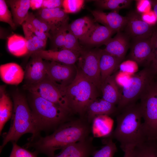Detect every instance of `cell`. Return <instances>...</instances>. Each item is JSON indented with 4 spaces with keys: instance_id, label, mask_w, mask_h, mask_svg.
<instances>
[{
    "instance_id": "obj_30",
    "label": "cell",
    "mask_w": 157,
    "mask_h": 157,
    "mask_svg": "<svg viewBox=\"0 0 157 157\" xmlns=\"http://www.w3.org/2000/svg\"><path fill=\"white\" fill-rule=\"evenodd\" d=\"M67 20L57 26L49 32L52 49H62L64 43L65 37L68 26Z\"/></svg>"
},
{
    "instance_id": "obj_27",
    "label": "cell",
    "mask_w": 157,
    "mask_h": 157,
    "mask_svg": "<svg viewBox=\"0 0 157 157\" xmlns=\"http://www.w3.org/2000/svg\"><path fill=\"white\" fill-rule=\"evenodd\" d=\"M1 90L0 97V133L6 123L11 118L13 110V104L5 92Z\"/></svg>"
},
{
    "instance_id": "obj_22",
    "label": "cell",
    "mask_w": 157,
    "mask_h": 157,
    "mask_svg": "<svg viewBox=\"0 0 157 157\" xmlns=\"http://www.w3.org/2000/svg\"><path fill=\"white\" fill-rule=\"evenodd\" d=\"M52 26L54 28L69 20L67 14L62 8H41L37 17Z\"/></svg>"
},
{
    "instance_id": "obj_15",
    "label": "cell",
    "mask_w": 157,
    "mask_h": 157,
    "mask_svg": "<svg viewBox=\"0 0 157 157\" xmlns=\"http://www.w3.org/2000/svg\"><path fill=\"white\" fill-rule=\"evenodd\" d=\"M130 39L124 32L118 31L113 38H111L104 44L106 47L103 50L124 61L127 51L130 48Z\"/></svg>"
},
{
    "instance_id": "obj_43",
    "label": "cell",
    "mask_w": 157,
    "mask_h": 157,
    "mask_svg": "<svg viewBox=\"0 0 157 157\" xmlns=\"http://www.w3.org/2000/svg\"><path fill=\"white\" fill-rule=\"evenodd\" d=\"M24 23L27 27L30 29L36 36L41 39L47 41L48 38H49V36L46 33L38 30L30 23L24 22Z\"/></svg>"
},
{
    "instance_id": "obj_6",
    "label": "cell",
    "mask_w": 157,
    "mask_h": 157,
    "mask_svg": "<svg viewBox=\"0 0 157 157\" xmlns=\"http://www.w3.org/2000/svg\"><path fill=\"white\" fill-rule=\"evenodd\" d=\"M140 99L146 140L157 141V77L147 87Z\"/></svg>"
},
{
    "instance_id": "obj_40",
    "label": "cell",
    "mask_w": 157,
    "mask_h": 157,
    "mask_svg": "<svg viewBox=\"0 0 157 157\" xmlns=\"http://www.w3.org/2000/svg\"><path fill=\"white\" fill-rule=\"evenodd\" d=\"M138 64L135 61L129 59L123 61L120 64L119 69L120 72L132 75L138 69Z\"/></svg>"
},
{
    "instance_id": "obj_2",
    "label": "cell",
    "mask_w": 157,
    "mask_h": 157,
    "mask_svg": "<svg viewBox=\"0 0 157 157\" xmlns=\"http://www.w3.org/2000/svg\"><path fill=\"white\" fill-rule=\"evenodd\" d=\"M113 137L119 141L123 151L145 141L142 114L140 103H134L120 110Z\"/></svg>"
},
{
    "instance_id": "obj_35",
    "label": "cell",
    "mask_w": 157,
    "mask_h": 157,
    "mask_svg": "<svg viewBox=\"0 0 157 157\" xmlns=\"http://www.w3.org/2000/svg\"><path fill=\"white\" fill-rule=\"evenodd\" d=\"M117 151L115 144L111 139H109L100 149L94 151L92 155L93 157H113Z\"/></svg>"
},
{
    "instance_id": "obj_11",
    "label": "cell",
    "mask_w": 157,
    "mask_h": 157,
    "mask_svg": "<svg viewBox=\"0 0 157 157\" xmlns=\"http://www.w3.org/2000/svg\"><path fill=\"white\" fill-rule=\"evenodd\" d=\"M126 17L127 21L124 32L132 40L152 36L154 26L150 25L144 21L138 12L131 11Z\"/></svg>"
},
{
    "instance_id": "obj_3",
    "label": "cell",
    "mask_w": 157,
    "mask_h": 157,
    "mask_svg": "<svg viewBox=\"0 0 157 157\" xmlns=\"http://www.w3.org/2000/svg\"><path fill=\"white\" fill-rule=\"evenodd\" d=\"M57 84L71 113L83 115L89 104L97 99L98 89L77 69L71 83L66 85Z\"/></svg>"
},
{
    "instance_id": "obj_1",
    "label": "cell",
    "mask_w": 157,
    "mask_h": 157,
    "mask_svg": "<svg viewBox=\"0 0 157 157\" xmlns=\"http://www.w3.org/2000/svg\"><path fill=\"white\" fill-rule=\"evenodd\" d=\"M90 130L89 126L83 120L68 121L50 135L31 137L25 146L26 148H33L38 154H42L48 157H52L56 150L86 139Z\"/></svg>"
},
{
    "instance_id": "obj_32",
    "label": "cell",
    "mask_w": 157,
    "mask_h": 157,
    "mask_svg": "<svg viewBox=\"0 0 157 157\" xmlns=\"http://www.w3.org/2000/svg\"><path fill=\"white\" fill-rule=\"evenodd\" d=\"M101 115L94 118L92 122V131L94 136L99 137L107 135L110 132L111 126L108 125L106 120L108 117Z\"/></svg>"
},
{
    "instance_id": "obj_8",
    "label": "cell",
    "mask_w": 157,
    "mask_h": 157,
    "mask_svg": "<svg viewBox=\"0 0 157 157\" xmlns=\"http://www.w3.org/2000/svg\"><path fill=\"white\" fill-rule=\"evenodd\" d=\"M103 49H85L80 53L77 61L78 69L100 90L101 74L99 62Z\"/></svg>"
},
{
    "instance_id": "obj_41",
    "label": "cell",
    "mask_w": 157,
    "mask_h": 157,
    "mask_svg": "<svg viewBox=\"0 0 157 157\" xmlns=\"http://www.w3.org/2000/svg\"><path fill=\"white\" fill-rule=\"evenodd\" d=\"M132 76L119 71L115 74V80L119 88H121L128 83Z\"/></svg>"
},
{
    "instance_id": "obj_38",
    "label": "cell",
    "mask_w": 157,
    "mask_h": 157,
    "mask_svg": "<svg viewBox=\"0 0 157 157\" xmlns=\"http://www.w3.org/2000/svg\"><path fill=\"white\" fill-rule=\"evenodd\" d=\"M12 143V149L9 157H38V154L35 151H30L19 146L16 142Z\"/></svg>"
},
{
    "instance_id": "obj_26",
    "label": "cell",
    "mask_w": 157,
    "mask_h": 157,
    "mask_svg": "<svg viewBox=\"0 0 157 157\" xmlns=\"http://www.w3.org/2000/svg\"><path fill=\"white\" fill-rule=\"evenodd\" d=\"M22 25L26 40L28 54L31 56L36 52L44 50L47 41L36 36L27 27L24 22Z\"/></svg>"
},
{
    "instance_id": "obj_23",
    "label": "cell",
    "mask_w": 157,
    "mask_h": 157,
    "mask_svg": "<svg viewBox=\"0 0 157 157\" xmlns=\"http://www.w3.org/2000/svg\"><path fill=\"white\" fill-rule=\"evenodd\" d=\"M102 99L115 105L120 99V90L115 79V74L108 77L101 86Z\"/></svg>"
},
{
    "instance_id": "obj_34",
    "label": "cell",
    "mask_w": 157,
    "mask_h": 157,
    "mask_svg": "<svg viewBox=\"0 0 157 157\" xmlns=\"http://www.w3.org/2000/svg\"><path fill=\"white\" fill-rule=\"evenodd\" d=\"M25 22L30 23L36 28L49 35V37L50 32L54 28L47 22L35 16L32 13H29Z\"/></svg>"
},
{
    "instance_id": "obj_10",
    "label": "cell",
    "mask_w": 157,
    "mask_h": 157,
    "mask_svg": "<svg viewBox=\"0 0 157 157\" xmlns=\"http://www.w3.org/2000/svg\"><path fill=\"white\" fill-rule=\"evenodd\" d=\"M151 36L132 40L128 59L144 68L150 66L153 58Z\"/></svg>"
},
{
    "instance_id": "obj_24",
    "label": "cell",
    "mask_w": 157,
    "mask_h": 157,
    "mask_svg": "<svg viewBox=\"0 0 157 157\" xmlns=\"http://www.w3.org/2000/svg\"><path fill=\"white\" fill-rule=\"evenodd\" d=\"M11 8L13 20L15 24L22 25L25 21L30 8V0L7 1Z\"/></svg>"
},
{
    "instance_id": "obj_37",
    "label": "cell",
    "mask_w": 157,
    "mask_h": 157,
    "mask_svg": "<svg viewBox=\"0 0 157 157\" xmlns=\"http://www.w3.org/2000/svg\"><path fill=\"white\" fill-rule=\"evenodd\" d=\"M84 1L83 0H63V7L67 14L78 12L83 7Z\"/></svg>"
},
{
    "instance_id": "obj_19",
    "label": "cell",
    "mask_w": 157,
    "mask_h": 157,
    "mask_svg": "<svg viewBox=\"0 0 157 157\" xmlns=\"http://www.w3.org/2000/svg\"><path fill=\"white\" fill-rule=\"evenodd\" d=\"M86 139L69 145L52 157H89L94 151Z\"/></svg>"
},
{
    "instance_id": "obj_13",
    "label": "cell",
    "mask_w": 157,
    "mask_h": 157,
    "mask_svg": "<svg viewBox=\"0 0 157 157\" xmlns=\"http://www.w3.org/2000/svg\"><path fill=\"white\" fill-rule=\"evenodd\" d=\"M91 12L95 22L103 24L115 33L124 30L126 24V17L120 15L116 12L105 13L97 10H92Z\"/></svg>"
},
{
    "instance_id": "obj_39",
    "label": "cell",
    "mask_w": 157,
    "mask_h": 157,
    "mask_svg": "<svg viewBox=\"0 0 157 157\" xmlns=\"http://www.w3.org/2000/svg\"><path fill=\"white\" fill-rule=\"evenodd\" d=\"M153 58L150 67L156 75H157V23L154 26L151 36Z\"/></svg>"
},
{
    "instance_id": "obj_21",
    "label": "cell",
    "mask_w": 157,
    "mask_h": 157,
    "mask_svg": "<svg viewBox=\"0 0 157 157\" xmlns=\"http://www.w3.org/2000/svg\"><path fill=\"white\" fill-rule=\"evenodd\" d=\"M117 110L115 105L102 99H97L91 102L86 110L89 122H92L95 117L101 115H109Z\"/></svg>"
},
{
    "instance_id": "obj_9",
    "label": "cell",
    "mask_w": 157,
    "mask_h": 157,
    "mask_svg": "<svg viewBox=\"0 0 157 157\" xmlns=\"http://www.w3.org/2000/svg\"><path fill=\"white\" fill-rule=\"evenodd\" d=\"M24 88L32 94L39 96L59 105L70 112L65 99L57 83L50 80L47 75L40 82L34 84H26L24 85Z\"/></svg>"
},
{
    "instance_id": "obj_25",
    "label": "cell",
    "mask_w": 157,
    "mask_h": 157,
    "mask_svg": "<svg viewBox=\"0 0 157 157\" xmlns=\"http://www.w3.org/2000/svg\"><path fill=\"white\" fill-rule=\"evenodd\" d=\"M95 23L93 19L85 16L77 19L69 24L68 28L79 40L88 33Z\"/></svg>"
},
{
    "instance_id": "obj_18",
    "label": "cell",
    "mask_w": 157,
    "mask_h": 157,
    "mask_svg": "<svg viewBox=\"0 0 157 157\" xmlns=\"http://www.w3.org/2000/svg\"><path fill=\"white\" fill-rule=\"evenodd\" d=\"M0 75L1 79L5 83L17 85L22 81L25 72L18 64L11 63L0 65Z\"/></svg>"
},
{
    "instance_id": "obj_42",
    "label": "cell",
    "mask_w": 157,
    "mask_h": 157,
    "mask_svg": "<svg viewBox=\"0 0 157 157\" xmlns=\"http://www.w3.org/2000/svg\"><path fill=\"white\" fill-rule=\"evenodd\" d=\"M63 0H43L42 8L52 9L62 8Z\"/></svg>"
},
{
    "instance_id": "obj_7",
    "label": "cell",
    "mask_w": 157,
    "mask_h": 157,
    "mask_svg": "<svg viewBox=\"0 0 157 157\" xmlns=\"http://www.w3.org/2000/svg\"><path fill=\"white\" fill-rule=\"evenodd\" d=\"M156 76L150 66L132 75L128 83L120 90V99L117 104V110L136 103Z\"/></svg>"
},
{
    "instance_id": "obj_33",
    "label": "cell",
    "mask_w": 157,
    "mask_h": 157,
    "mask_svg": "<svg viewBox=\"0 0 157 157\" xmlns=\"http://www.w3.org/2000/svg\"><path fill=\"white\" fill-rule=\"evenodd\" d=\"M78 40V39L69 30L68 26L62 49L69 50L80 54L85 49L81 46Z\"/></svg>"
},
{
    "instance_id": "obj_36",
    "label": "cell",
    "mask_w": 157,
    "mask_h": 157,
    "mask_svg": "<svg viewBox=\"0 0 157 157\" xmlns=\"http://www.w3.org/2000/svg\"><path fill=\"white\" fill-rule=\"evenodd\" d=\"M0 21L8 24L13 29H15L16 25L12 18L11 13L4 0H0Z\"/></svg>"
},
{
    "instance_id": "obj_45",
    "label": "cell",
    "mask_w": 157,
    "mask_h": 157,
    "mask_svg": "<svg viewBox=\"0 0 157 157\" xmlns=\"http://www.w3.org/2000/svg\"><path fill=\"white\" fill-rule=\"evenodd\" d=\"M43 0H31L30 6L32 10L41 8Z\"/></svg>"
},
{
    "instance_id": "obj_4",
    "label": "cell",
    "mask_w": 157,
    "mask_h": 157,
    "mask_svg": "<svg viewBox=\"0 0 157 157\" xmlns=\"http://www.w3.org/2000/svg\"><path fill=\"white\" fill-rule=\"evenodd\" d=\"M30 105L37 133L35 136L42 131L55 130L69 121L71 113L68 110L39 96L33 94Z\"/></svg>"
},
{
    "instance_id": "obj_16",
    "label": "cell",
    "mask_w": 157,
    "mask_h": 157,
    "mask_svg": "<svg viewBox=\"0 0 157 157\" xmlns=\"http://www.w3.org/2000/svg\"><path fill=\"white\" fill-rule=\"evenodd\" d=\"M115 32L108 28L95 23L88 33L79 40L81 43L89 46L104 44Z\"/></svg>"
},
{
    "instance_id": "obj_20",
    "label": "cell",
    "mask_w": 157,
    "mask_h": 157,
    "mask_svg": "<svg viewBox=\"0 0 157 157\" xmlns=\"http://www.w3.org/2000/svg\"><path fill=\"white\" fill-rule=\"evenodd\" d=\"M123 61L120 58L106 52L103 49L99 62L101 84L108 77L112 75L114 72L119 69L120 64Z\"/></svg>"
},
{
    "instance_id": "obj_28",
    "label": "cell",
    "mask_w": 157,
    "mask_h": 157,
    "mask_svg": "<svg viewBox=\"0 0 157 157\" xmlns=\"http://www.w3.org/2000/svg\"><path fill=\"white\" fill-rule=\"evenodd\" d=\"M157 142L145 141L132 147L130 157H157Z\"/></svg>"
},
{
    "instance_id": "obj_47",
    "label": "cell",
    "mask_w": 157,
    "mask_h": 157,
    "mask_svg": "<svg viewBox=\"0 0 157 157\" xmlns=\"http://www.w3.org/2000/svg\"><path fill=\"white\" fill-rule=\"evenodd\" d=\"M132 147H129L125 149L123 151L124 152V157H130Z\"/></svg>"
},
{
    "instance_id": "obj_17",
    "label": "cell",
    "mask_w": 157,
    "mask_h": 157,
    "mask_svg": "<svg viewBox=\"0 0 157 157\" xmlns=\"http://www.w3.org/2000/svg\"><path fill=\"white\" fill-rule=\"evenodd\" d=\"M31 57L32 59L27 64L25 72L26 84L36 83L47 76V61L39 57Z\"/></svg>"
},
{
    "instance_id": "obj_5",
    "label": "cell",
    "mask_w": 157,
    "mask_h": 157,
    "mask_svg": "<svg viewBox=\"0 0 157 157\" xmlns=\"http://www.w3.org/2000/svg\"><path fill=\"white\" fill-rule=\"evenodd\" d=\"M13 110L10 126L7 132L3 135V140L0 146V152L9 142L17 143L19 138L26 133L36 135V129L32 112L24 97L17 94L13 97Z\"/></svg>"
},
{
    "instance_id": "obj_31",
    "label": "cell",
    "mask_w": 157,
    "mask_h": 157,
    "mask_svg": "<svg viewBox=\"0 0 157 157\" xmlns=\"http://www.w3.org/2000/svg\"><path fill=\"white\" fill-rule=\"evenodd\" d=\"M131 0H97L94 1L95 4L103 9L112 10L118 13L121 9L127 8L131 4Z\"/></svg>"
},
{
    "instance_id": "obj_48",
    "label": "cell",
    "mask_w": 157,
    "mask_h": 157,
    "mask_svg": "<svg viewBox=\"0 0 157 157\" xmlns=\"http://www.w3.org/2000/svg\"></svg>"
},
{
    "instance_id": "obj_46",
    "label": "cell",
    "mask_w": 157,
    "mask_h": 157,
    "mask_svg": "<svg viewBox=\"0 0 157 157\" xmlns=\"http://www.w3.org/2000/svg\"><path fill=\"white\" fill-rule=\"evenodd\" d=\"M151 5L154 12L157 18V0H150Z\"/></svg>"
},
{
    "instance_id": "obj_14",
    "label": "cell",
    "mask_w": 157,
    "mask_h": 157,
    "mask_svg": "<svg viewBox=\"0 0 157 157\" xmlns=\"http://www.w3.org/2000/svg\"><path fill=\"white\" fill-rule=\"evenodd\" d=\"M80 54L67 49L43 50L36 52L31 56L39 57L48 61H54L68 65H74Z\"/></svg>"
},
{
    "instance_id": "obj_12",
    "label": "cell",
    "mask_w": 157,
    "mask_h": 157,
    "mask_svg": "<svg viewBox=\"0 0 157 157\" xmlns=\"http://www.w3.org/2000/svg\"><path fill=\"white\" fill-rule=\"evenodd\" d=\"M76 69L74 65L47 62V76L53 82L61 85H67L72 82L76 76L77 72L75 71Z\"/></svg>"
},
{
    "instance_id": "obj_44",
    "label": "cell",
    "mask_w": 157,
    "mask_h": 157,
    "mask_svg": "<svg viewBox=\"0 0 157 157\" xmlns=\"http://www.w3.org/2000/svg\"><path fill=\"white\" fill-rule=\"evenodd\" d=\"M141 17L144 21L150 25L154 26L157 23V18L153 11L146 13Z\"/></svg>"
},
{
    "instance_id": "obj_29",
    "label": "cell",
    "mask_w": 157,
    "mask_h": 157,
    "mask_svg": "<svg viewBox=\"0 0 157 157\" xmlns=\"http://www.w3.org/2000/svg\"><path fill=\"white\" fill-rule=\"evenodd\" d=\"M8 48L13 55L20 56L28 54L26 40L22 36L14 34L8 38Z\"/></svg>"
}]
</instances>
